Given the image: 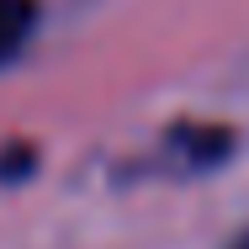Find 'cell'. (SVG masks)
Segmentation results:
<instances>
[{
    "label": "cell",
    "instance_id": "obj_1",
    "mask_svg": "<svg viewBox=\"0 0 249 249\" xmlns=\"http://www.w3.org/2000/svg\"><path fill=\"white\" fill-rule=\"evenodd\" d=\"M32 21H37V5L32 0H0V64L27 43Z\"/></svg>",
    "mask_w": 249,
    "mask_h": 249
},
{
    "label": "cell",
    "instance_id": "obj_2",
    "mask_svg": "<svg viewBox=\"0 0 249 249\" xmlns=\"http://www.w3.org/2000/svg\"><path fill=\"white\" fill-rule=\"evenodd\" d=\"M233 249H249V233H244V239H239V244H233Z\"/></svg>",
    "mask_w": 249,
    "mask_h": 249
}]
</instances>
